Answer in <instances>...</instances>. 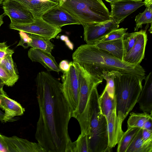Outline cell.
I'll return each instance as SVG.
<instances>
[{
	"mask_svg": "<svg viewBox=\"0 0 152 152\" xmlns=\"http://www.w3.org/2000/svg\"><path fill=\"white\" fill-rule=\"evenodd\" d=\"M35 81L39 110L35 138L46 152H69L72 142L68 126L72 111L62 83L45 71L39 72Z\"/></svg>",
	"mask_w": 152,
	"mask_h": 152,
	"instance_id": "1",
	"label": "cell"
},
{
	"mask_svg": "<svg viewBox=\"0 0 152 152\" xmlns=\"http://www.w3.org/2000/svg\"><path fill=\"white\" fill-rule=\"evenodd\" d=\"M73 61L77 63L91 75L103 80L102 73L115 71L121 74L137 76L142 80L145 77V71L140 65L122 61L94 45H82L72 55Z\"/></svg>",
	"mask_w": 152,
	"mask_h": 152,
	"instance_id": "2",
	"label": "cell"
},
{
	"mask_svg": "<svg viewBox=\"0 0 152 152\" xmlns=\"http://www.w3.org/2000/svg\"><path fill=\"white\" fill-rule=\"evenodd\" d=\"M114 81L117 134L119 142L124 132L122 128V123L137 103L143 87L142 80L135 75L119 73Z\"/></svg>",
	"mask_w": 152,
	"mask_h": 152,
	"instance_id": "3",
	"label": "cell"
},
{
	"mask_svg": "<svg viewBox=\"0 0 152 152\" xmlns=\"http://www.w3.org/2000/svg\"><path fill=\"white\" fill-rule=\"evenodd\" d=\"M97 87H94L91 92L88 106L89 132L88 137L90 151L110 152L111 150L108 147L107 122L99 107Z\"/></svg>",
	"mask_w": 152,
	"mask_h": 152,
	"instance_id": "4",
	"label": "cell"
},
{
	"mask_svg": "<svg viewBox=\"0 0 152 152\" xmlns=\"http://www.w3.org/2000/svg\"><path fill=\"white\" fill-rule=\"evenodd\" d=\"M58 6L77 19L83 26L111 20L102 0H59Z\"/></svg>",
	"mask_w": 152,
	"mask_h": 152,
	"instance_id": "5",
	"label": "cell"
},
{
	"mask_svg": "<svg viewBox=\"0 0 152 152\" xmlns=\"http://www.w3.org/2000/svg\"><path fill=\"white\" fill-rule=\"evenodd\" d=\"M75 62L78 72L80 88L77 106L72 112V117L78 121L81 132L87 134L89 132L88 106L89 97L94 88L102 83L103 80L92 75L79 64Z\"/></svg>",
	"mask_w": 152,
	"mask_h": 152,
	"instance_id": "6",
	"label": "cell"
},
{
	"mask_svg": "<svg viewBox=\"0 0 152 152\" xmlns=\"http://www.w3.org/2000/svg\"><path fill=\"white\" fill-rule=\"evenodd\" d=\"M69 67L61 76L62 89L72 112L76 109L78 102L80 84L78 72L75 62H69Z\"/></svg>",
	"mask_w": 152,
	"mask_h": 152,
	"instance_id": "7",
	"label": "cell"
},
{
	"mask_svg": "<svg viewBox=\"0 0 152 152\" xmlns=\"http://www.w3.org/2000/svg\"><path fill=\"white\" fill-rule=\"evenodd\" d=\"M9 27L19 31L37 35L49 40L56 37L62 31L61 28L48 23L42 18L35 19L34 22L30 23H10Z\"/></svg>",
	"mask_w": 152,
	"mask_h": 152,
	"instance_id": "8",
	"label": "cell"
},
{
	"mask_svg": "<svg viewBox=\"0 0 152 152\" xmlns=\"http://www.w3.org/2000/svg\"><path fill=\"white\" fill-rule=\"evenodd\" d=\"M4 13L10 18L11 23H33L34 17L32 13L23 4L15 0H4Z\"/></svg>",
	"mask_w": 152,
	"mask_h": 152,
	"instance_id": "9",
	"label": "cell"
},
{
	"mask_svg": "<svg viewBox=\"0 0 152 152\" xmlns=\"http://www.w3.org/2000/svg\"><path fill=\"white\" fill-rule=\"evenodd\" d=\"M119 26V24L112 19L103 22L86 25L83 26L84 40L87 44H95Z\"/></svg>",
	"mask_w": 152,
	"mask_h": 152,
	"instance_id": "10",
	"label": "cell"
},
{
	"mask_svg": "<svg viewBox=\"0 0 152 152\" xmlns=\"http://www.w3.org/2000/svg\"><path fill=\"white\" fill-rule=\"evenodd\" d=\"M111 11L110 16L111 19L119 24L128 15L144 5L142 1L132 0H118L110 3Z\"/></svg>",
	"mask_w": 152,
	"mask_h": 152,
	"instance_id": "11",
	"label": "cell"
},
{
	"mask_svg": "<svg viewBox=\"0 0 152 152\" xmlns=\"http://www.w3.org/2000/svg\"><path fill=\"white\" fill-rule=\"evenodd\" d=\"M41 18L48 23L60 28L69 25H80L77 19L58 5L46 12Z\"/></svg>",
	"mask_w": 152,
	"mask_h": 152,
	"instance_id": "12",
	"label": "cell"
},
{
	"mask_svg": "<svg viewBox=\"0 0 152 152\" xmlns=\"http://www.w3.org/2000/svg\"><path fill=\"white\" fill-rule=\"evenodd\" d=\"M147 40L146 31H140L135 43L130 50L125 54L123 61L131 64L140 65L145 56Z\"/></svg>",
	"mask_w": 152,
	"mask_h": 152,
	"instance_id": "13",
	"label": "cell"
},
{
	"mask_svg": "<svg viewBox=\"0 0 152 152\" xmlns=\"http://www.w3.org/2000/svg\"><path fill=\"white\" fill-rule=\"evenodd\" d=\"M4 136L9 152H46L38 142H31L15 135Z\"/></svg>",
	"mask_w": 152,
	"mask_h": 152,
	"instance_id": "14",
	"label": "cell"
},
{
	"mask_svg": "<svg viewBox=\"0 0 152 152\" xmlns=\"http://www.w3.org/2000/svg\"><path fill=\"white\" fill-rule=\"evenodd\" d=\"M28 55L32 61L39 62L48 71H61L51 53L31 47L28 51Z\"/></svg>",
	"mask_w": 152,
	"mask_h": 152,
	"instance_id": "15",
	"label": "cell"
},
{
	"mask_svg": "<svg viewBox=\"0 0 152 152\" xmlns=\"http://www.w3.org/2000/svg\"><path fill=\"white\" fill-rule=\"evenodd\" d=\"M0 108L5 112L2 121L4 122L14 121V117L22 115L25 111L19 103L9 97L7 95L0 99Z\"/></svg>",
	"mask_w": 152,
	"mask_h": 152,
	"instance_id": "16",
	"label": "cell"
},
{
	"mask_svg": "<svg viewBox=\"0 0 152 152\" xmlns=\"http://www.w3.org/2000/svg\"><path fill=\"white\" fill-rule=\"evenodd\" d=\"M152 74L145 77V83L137 100L140 109L143 112L152 114Z\"/></svg>",
	"mask_w": 152,
	"mask_h": 152,
	"instance_id": "17",
	"label": "cell"
},
{
	"mask_svg": "<svg viewBox=\"0 0 152 152\" xmlns=\"http://www.w3.org/2000/svg\"><path fill=\"white\" fill-rule=\"evenodd\" d=\"M28 9L33 14L35 19L41 18L48 10L58 5V4L45 2L41 0H15Z\"/></svg>",
	"mask_w": 152,
	"mask_h": 152,
	"instance_id": "18",
	"label": "cell"
},
{
	"mask_svg": "<svg viewBox=\"0 0 152 152\" xmlns=\"http://www.w3.org/2000/svg\"><path fill=\"white\" fill-rule=\"evenodd\" d=\"M123 38L100 42L94 45L98 48L107 51L115 57L123 61L125 55Z\"/></svg>",
	"mask_w": 152,
	"mask_h": 152,
	"instance_id": "19",
	"label": "cell"
},
{
	"mask_svg": "<svg viewBox=\"0 0 152 152\" xmlns=\"http://www.w3.org/2000/svg\"><path fill=\"white\" fill-rule=\"evenodd\" d=\"M27 34L31 39V42L29 44V47L51 53L54 48V45L50 40L37 35L28 33Z\"/></svg>",
	"mask_w": 152,
	"mask_h": 152,
	"instance_id": "20",
	"label": "cell"
},
{
	"mask_svg": "<svg viewBox=\"0 0 152 152\" xmlns=\"http://www.w3.org/2000/svg\"><path fill=\"white\" fill-rule=\"evenodd\" d=\"M142 131V129L140 128L126 152H152V149L148 147L143 141Z\"/></svg>",
	"mask_w": 152,
	"mask_h": 152,
	"instance_id": "21",
	"label": "cell"
},
{
	"mask_svg": "<svg viewBox=\"0 0 152 152\" xmlns=\"http://www.w3.org/2000/svg\"><path fill=\"white\" fill-rule=\"evenodd\" d=\"M140 128L127 127V130L124 132L117 144V152H126L127 148Z\"/></svg>",
	"mask_w": 152,
	"mask_h": 152,
	"instance_id": "22",
	"label": "cell"
},
{
	"mask_svg": "<svg viewBox=\"0 0 152 152\" xmlns=\"http://www.w3.org/2000/svg\"><path fill=\"white\" fill-rule=\"evenodd\" d=\"M152 118V114L146 112L137 113L132 112L130 114L127 121V127L142 128L145 123Z\"/></svg>",
	"mask_w": 152,
	"mask_h": 152,
	"instance_id": "23",
	"label": "cell"
},
{
	"mask_svg": "<svg viewBox=\"0 0 152 152\" xmlns=\"http://www.w3.org/2000/svg\"><path fill=\"white\" fill-rule=\"evenodd\" d=\"M69 152H90L87 135L81 132L77 140L72 142Z\"/></svg>",
	"mask_w": 152,
	"mask_h": 152,
	"instance_id": "24",
	"label": "cell"
},
{
	"mask_svg": "<svg viewBox=\"0 0 152 152\" xmlns=\"http://www.w3.org/2000/svg\"><path fill=\"white\" fill-rule=\"evenodd\" d=\"M135 26L134 31H137L142 27L143 25L152 23V5L147 6L144 11L139 13L135 17Z\"/></svg>",
	"mask_w": 152,
	"mask_h": 152,
	"instance_id": "25",
	"label": "cell"
},
{
	"mask_svg": "<svg viewBox=\"0 0 152 152\" xmlns=\"http://www.w3.org/2000/svg\"><path fill=\"white\" fill-rule=\"evenodd\" d=\"M120 72L115 71H112L102 73V78L106 81V84L104 89L107 92L109 96L113 98L114 97L115 84L114 79L115 76Z\"/></svg>",
	"mask_w": 152,
	"mask_h": 152,
	"instance_id": "26",
	"label": "cell"
},
{
	"mask_svg": "<svg viewBox=\"0 0 152 152\" xmlns=\"http://www.w3.org/2000/svg\"><path fill=\"white\" fill-rule=\"evenodd\" d=\"M127 29V28H118L114 30L104 36L98 43L113 40L124 38L125 35L127 33L126 32Z\"/></svg>",
	"mask_w": 152,
	"mask_h": 152,
	"instance_id": "27",
	"label": "cell"
},
{
	"mask_svg": "<svg viewBox=\"0 0 152 152\" xmlns=\"http://www.w3.org/2000/svg\"><path fill=\"white\" fill-rule=\"evenodd\" d=\"M139 31L127 33L124 36L123 42L125 54L128 52L134 45L137 39Z\"/></svg>",
	"mask_w": 152,
	"mask_h": 152,
	"instance_id": "28",
	"label": "cell"
},
{
	"mask_svg": "<svg viewBox=\"0 0 152 152\" xmlns=\"http://www.w3.org/2000/svg\"><path fill=\"white\" fill-rule=\"evenodd\" d=\"M1 65L13 77L17 79H19L18 75L15 70L12 55H9L5 57L0 62Z\"/></svg>",
	"mask_w": 152,
	"mask_h": 152,
	"instance_id": "29",
	"label": "cell"
},
{
	"mask_svg": "<svg viewBox=\"0 0 152 152\" xmlns=\"http://www.w3.org/2000/svg\"><path fill=\"white\" fill-rule=\"evenodd\" d=\"M0 78L5 85L9 87L12 86L18 80L12 76L0 64Z\"/></svg>",
	"mask_w": 152,
	"mask_h": 152,
	"instance_id": "30",
	"label": "cell"
},
{
	"mask_svg": "<svg viewBox=\"0 0 152 152\" xmlns=\"http://www.w3.org/2000/svg\"><path fill=\"white\" fill-rule=\"evenodd\" d=\"M14 52L13 50L7 45L6 42H0V62L6 56L12 55Z\"/></svg>",
	"mask_w": 152,
	"mask_h": 152,
	"instance_id": "31",
	"label": "cell"
},
{
	"mask_svg": "<svg viewBox=\"0 0 152 152\" xmlns=\"http://www.w3.org/2000/svg\"><path fill=\"white\" fill-rule=\"evenodd\" d=\"M142 137L145 144L152 149V131L142 129Z\"/></svg>",
	"mask_w": 152,
	"mask_h": 152,
	"instance_id": "32",
	"label": "cell"
},
{
	"mask_svg": "<svg viewBox=\"0 0 152 152\" xmlns=\"http://www.w3.org/2000/svg\"><path fill=\"white\" fill-rule=\"evenodd\" d=\"M19 32L20 39L17 46H21L24 48L26 49L29 47V44L31 41L27 33L22 31H19Z\"/></svg>",
	"mask_w": 152,
	"mask_h": 152,
	"instance_id": "33",
	"label": "cell"
},
{
	"mask_svg": "<svg viewBox=\"0 0 152 152\" xmlns=\"http://www.w3.org/2000/svg\"><path fill=\"white\" fill-rule=\"evenodd\" d=\"M0 152H9L7 144L3 135L0 133Z\"/></svg>",
	"mask_w": 152,
	"mask_h": 152,
	"instance_id": "34",
	"label": "cell"
},
{
	"mask_svg": "<svg viewBox=\"0 0 152 152\" xmlns=\"http://www.w3.org/2000/svg\"><path fill=\"white\" fill-rule=\"evenodd\" d=\"M58 65L61 71L65 72L69 69V62L66 60H63L60 62Z\"/></svg>",
	"mask_w": 152,
	"mask_h": 152,
	"instance_id": "35",
	"label": "cell"
},
{
	"mask_svg": "<svg viewBox=\"0 0 152 152\" xmlns=\"http://www.w3.org/2000/svg\"><path fill=\"white\" fill-rule=\"evenodd\" d=\"M60 39L65 42L66 44L69 48L71 50H73V44L70 41L68 37L66 35H62L60 37Z\"/></svg>",
	"mask_w": 152,
	"mask_h": 152,
	"instance_id": "36",
	"label": "cell"
},
{
	"mask_svg": "<svg viewBox=\"0 0 152 152\" xmlns=\"http://www.w3.org/2000/svg\"><path fill=\"white\" fill-rule=\"evenodd\" d=\"M142 129L152 131V118H149L145 123Z\"/></svg>",
	"mask_w": 152,
	"mask_h": 152,
	"instance_id": "37",
	"label": "cell"
},
{
	"mask_svg": "<svg viewBox=\"0 0 152 152\" xmlns=\"http://www.w3.org/2000/svg\"><path fill=\"white\" fill-rule=\"evenodd\" d=\"M144 5L146 7L150 6L152 5V0H145L144 1Z\"/></svg>",
	"mask_w": 152,
	"mask_h": 152,
	"instance_id": "38",
	"label": "cell"
},
{
	"mask_svg": "<svg viewBox=\"0 0 152 152\" xmlns=\"http://www.w3.org/2000/svg\"><path fill=\"white\" fill-rule=\"evenodd\" d=\"M6 95H7V94L4 91L3 88L0 89V99L3 96Z\"/></svg>",
	"mask_w": 152,
	"mask_h": 152,
	"instance_id": "39",
	"label": "cell"
},
{
	"mask_svg": "<svg viewBox=\"0 0 152 152\" xmlns=\"http://www.w3.org/2000/svg\"><path fill=\"white\" fill-rule=\"evenodd\" d=\"M5 16V15L4 13L0 15V27L4 23L3 18Z\"/></svg>",
	"mask_w": 152,
	"mask_h": 152,
	"instance_id": "40",
	"label": "cell"
},
{
	"mask_svg": "<svg viewBox=\"0 0 152 152\" xmlns=\"http://www.w3.org/2000/svg\"><path fill=\"white\" fill-rule=\"evenodd\" d=\"M4 113L0 110V121L2 122L4 117Z\"/></svg>",
	"mask_w": 152,
	"mask_h": 152,
	"instance_id": "41",
	"label": "cell"
},
{
	"mask_svg": "<svg viewBox=\"0 0 152 152\" xmlns=\"http://www.w3.org/2000/svg\"><path fill=\"white\" fill-rule=\"evenodd\" d=\"M5 85L3 81L0 78V89L3 88L4 85Z\"/></svg>",
	"mask_w": 152,
	"mask_h": 152,
	"instance_id": "42",
	"label": "cell"
},
{
	"mask_svg": "<svg viewBox=\"0 0 152 152\" xmlns=\"http://www.w3.org/2000/svg\"><path fill=\"white\" fill-rule=\"evenodd\" d=\"M107 2L111 3L117 1L118 0H105Z\"/></svg>",
	"mask_w": 152,
	"mask_h": 152,
	"instance_id": "43",
	"label": "cell"
},
{
	"mask_svg": "<svg viewBox=\"0 0 152 152\" xmlns=\"http://www.w3.org/2000/svg\"><path fill=\"white\" fill-rule=\"evenodd\" d=\"M4 0H0V5L2 4Z\"/></svg>",
	"mask_w": 152,
	"mask_h": 152,
	"instance_id": "44",
	"label": "cell"
},
{
	"mask_svg": "<svg viewBox=\"0 0 152 152\" xmlns=\"http://www.w3.org/2000/svg\"><path fill=\"white\" fill-rule=\"evenodd\" d=\"M133 0V1H142V0Z\"/></svg>",
	"mask_w": 152,
	"mask_h": 152,
	"instance_id": "45",
	"label": "cell"
}]
</instances>
